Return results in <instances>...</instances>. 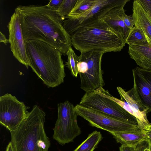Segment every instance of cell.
<instances>
[{"instance_id": "obj_16", "label": "cell", "mask_w": 151, "mask_h": 151, "mask_svg": "<svg viewBox=\"0 0 151 151\" xmlns=\"http://www.w3.org/2000/svg\"><path fill=\"white\" fill-rule=\"evenodd\" d=\"M128 52L140 68L151 70V47L148 43L129 45Z\"/></svg>"}, {"instance_id": "obj_23", "label": "cell", "mask_w": 151, "mask_h": 151, "mask_svg": "<svg viewBox=\"0 0 151 151\" xmlns=\"http://www.w3.org/2000/svg\"><path fill=\"white\" fill-rule=\"evenodd\" d=\"M135 148L136 151H151V141L147 137L138 143Z\"/></svg>"}, {"instance_id": "obj_19", "label": "cell", "mask_w": 151, "mask_h": 151, "mask_svg": "<svg viewBox=\"0 0 151 151\" xmlns=\"http://www.w3.org/2000/svg\"><path fill=\"white\" fill-rule=\"evenodd\" d=\"M99 0H78L71 13L65 19L77 17L92 8Z\"/></svg>"}, {"instance_id": "obj_10", "label": "cell", "mask_w": 151, "mask_h": 151, "mask_svg": "<svg viewBox=\"0 0 151 151\" xmlns=\"http://www.w3.org/2000/svg\"><path fill=\"white\" fill-rule=\"evenodd\" d=\"M129 0H99L90 9L75 17L63 21V26L70 36L77 27L86 21L99 18V17L111 9L116 6L125 5Z\"/></svg>"}, {"instance_id": "obj_29", "label": "cell", "mask_w": 151, "mask_h": 151, "mask_svg": "<svg viewBox=\"0 0 151 151\" xmlns=\"http://www.w3.org/2000/svg\"><path fill=\"white\" fill-rule=\"evenodd\" d=\"M6 151H14L11 142H10L8 145Z\"/></svg>"}, {"instance_id": "obj_13", "label": "cell", "mask_w": 151, "mask_h": 151, "mask_svg": "<svg viewBox=\"0 0 151 151\" xmlns=\"http://www.w3.org/2000/svg\"><path fill=\"white\" fill-rule=\"evenodd\" d=\"M121 98L124 99L129 105L136 118L138 127L140 129L149 131L151 129V124L147 118L148 109L142 104L138 97L134 88L125 91L122 87H117Z\"/></svg>"}, {"instance_id": "obj_25", "label": "cell", "mask_w": 151, "mask_h": 151, "mask_svg": "<svg viewBox=\"0 0 151 151\" xmlns=\"http://www.w3.org/2000/svg\"><path fill=\"white\" fill-rule=\"evenodd\" d=\"M63 0H50L47 5L53 9L57 11Z\"/></svg>"}, {"instance_id": "obj_15", "label": "cell", "mask_w": 151, "mask_h": 151, "mask_svg": "<svg viewBox=\"0 0 151 151\" xmlns=\"http://www.w3.org/2000/svg\"><path fill=\"white\" fill-rule=\"evenodd\" d=\"M132 12L134 26L142 31L151 47V17L139 0L134 1Z\"/></svg>"}, {"instance_id": "obj_26", "label": "cell", "mask_w": 151, "mask_h": 151, "mask_svg": "<svg viewBox=\"0 0 151 151\" xmlns=\"http://www.w3.org/2000/svg\"><path fill=\"white\" fill-rule=\"evenodd\" d=\"M151 17V0H139Z\"/></svg>"}, {"instance_id": "obj_22", "label": "cell", "mask_w": 151, "mask_h": 151, "mask_svg": "<svg viewBox=\"0 0 151 151\" xmlns=\"http://www.w3.org/2000/svg\"><path fill=\"white\" fill-rule=\"evenodd\" d=\"M78 0H63L56 11L58 14L65 19L71 13Z\"/></svg>"}, {"instance_id": "obj_28", "label": "cell", "mask_w": 151, "mask_h": 151, "mask_svg": "<svg viewBox=\"0 0 151 151\" xmlns=\"http://www.w3.org/2000/svg\"><path fill=\"white\" fill-rule=\"evenodd\" d=\"M0 42H3L6 45L9 42V39H7L5 35L1 32H0Z\"/></svg>"}, {"instance_id": "obj_5", "label": "cell", "mask_w": 151, "mask_h": 151, "mask_svg": "<svg viewBox=\"0 0 151 151\" xmlns=\"http://www.w3.org/2000/svg\"><path fill=\"white\" fill-rule=\"evenodd\" d=\"M104 52L91 51L81 53L77 64L81 80V88L86 93L94 91L103 87L104 82L101 59Z\"/></svg>"}, {"instance_id": "obj_14", "label": "cell", "mask_w": 151, "mask_h": 151, "mask_svg": "<svg viewBox=\"0 0 151 151\" xmlns=\"http://www.w3.org/2000/svg\"><path fill=\"white\" fill-rule=\"evenodd\" d=\"M123 5L114 7L99 17L115 31L120 33L125 40L130 29L125 25L122 19V14L125 11Z\"/></svg>"}, {"instance_id": "obj_17", "label": "cell", "mask_w": 151, "mask_h": 151, "mask_svg": "<svg viewBox=\"0 0 151 151\" xmlns=\"http://www.w3.org/2000/svg\"><path fill=\"white\" fill-rule=\"evenodd\" d=\"M116 142L121 145L135 147L141 141L147 137L145 131L137 129L111 133Z\"/></svg>"}, {"instance_id": "obj_9", "label": "cell", "mask_w": 151, "mask_h": 151, "mask_svg": "<svg viewBox=\"0 0 151 151\" xmlns=\"http://www.w3.org/2000/svg\"><path fill=\"white\" fill-rule=\"evenodd\" d=\"M28 107L10 94L1 96L0 124L10 132L15 130L26 116Z\"/></svg>"}, {"instance_id": "obj_11", "label": "cell", "mask_w": 151, "mask_h": 151, "mask_svg": "<svg viewBox=\"0 0 151 151\" xmlns=\"http://www.w3.org/2000/svg\"><path fill=\"white\" fill-rule=\"evenodd\" d=\"M9 30L10 48L14 57L28 69L29 64L26 53L20 19L14 12L7 25Z\"/></svg>"}, {"instance_id": "obj_7", "label": "cell", "mask_w": 151, "mask_h": 151, "mask_svg": "<svg viewBox=\"0 0 151 151\" xmlns=\"http://www.w3.org/2000/svg\"><path fill=\"white\" fill-rule=\"evenodd\" d=\"M74 109L78 116L88 121L90 125L110 133L139 129L138 125L116 119L101 112L76 105Z\"/></svg>"}, {"instance_id": "obj_2", "label": "cell", "mask_w": 151, "mask_h": 151, "mask_svg": "<svg viewBox=\"0 0 151 151\" xmlns=\"http://www.w3.org/2000/svg\"><path fill=\"white\" fill-rule=\"evenodd\" d=\"M70 36L72 45L81 53L120 52L126 44L120 33L99 19L78 28Z\"/></svg>"}, {"instance_id": "obj_30", "label": "cell", "mask_w": 151, "mask_h": 151, "mask_svg": "<svg viewBox=\"0 0 151 151\" xmlns=\"http://www.w3.org/2000/svg\"><path fill=\"white\" fill-rule=\"evenodd\" d=\"M145 132L147 137L151 141V129L149 131H145Z\"/></svg>"}, {"instance_id": "obj_27", "label": "cell", "mask_w": 151, "mask_h": 151, "mask_svg": "<svg viewBox=\"0 0 151 151\" xmlns=\"http://www.w3.org/2000/svg\"><path fill=\"white\" fill-rule=\"evenodd\" d=\"M119 149L120 151H136L135 147L126 145H121Z\"/></svg>"}, {"instance_id": "obj_21", "label": "cell", "mask_w": 151, "mask_h": 151, "mask_svg": "<svg viewBox=\"0 0 151 151\" xmlns=\"http://www.w3.org/2000/svg\"><path fill=\"white\" fill-rule=\"evenodd\" d=\"M68 60L65 62V65H66L70 70L72 75L77 77L78 72L77 64L79 60V56L75 53L71 47H70L66 53Z\"/></svg>"}, {"instance_id": "obj_1", "label": "cell", "mask_w": 151, "mask_h": 151, "mask_svg": "<svg viewBox=\"0 0 151 151\" xmlns=\"http://www.w3.org/2000/svg\"><path fill=\"white\" fill-rule=\"evenodd\" d=\"M19 15L24 41L46 43L64 55L72 45L70 37L63 24L64 18L47 5L19 6L15 9Z\"/></svg>"}, {"instance_id": "obj_12", "label": "cell", "mask_w": 151, "mask_h": 151, "mask_svg": "<svg viewBox=\"0 0 151 151\" xmlns=\"http://www.w3.org/2000/svg\"><path fill=\"white\" fill-rule=\"evenodd\" d=\"M135 91L142 104L151 111V70L137 67L132 69Z\"/></svg>"}, {"instance_id": "obj_24", "label": "cell", "mask_w": 151, "mask_h": 151, "mask_svg": "<svg viewBox=\"0 0 151 151\" xmlns=\"http://www.w3.org/2000/svg\"><path fill=\"white\" fill-rule=\"evenodd\" d=\"M124 11L122 14L123 20L126 26L131 29L134 25V21L132 16L127 15Z\"/></svg>"}, {"instance_id": "obj_18", "label": "cell", "mask_w": 151, "mask_h": 151, "mask_svg": "<svg viewBox=\"0 0 151 151\" xmlns=\"http://www.w3.org/2000/svg\"><path fill=\"white\" fill-rule=\"evenodd\" d=\"M103 139L100 132L94 131L73 151H93Z\"/></svg>"}, {"instance_id": "obj_4", "label": "cell", "mask_w": 151, "mask_h": 151, "mask_svg": "<svg viewBox=\"0 0 151 151\" xmlns=\"http://www.w3.org/2000/svg\"><path fill=\"white\" fill-rule=\"evenodd\" d=\"M45 116L35 105L18 127L10 131L14 151H48L50 143L44 128Z\"/></svg>"}, {"instance_id": "obj_8", "label": "cell", "mask_w": 151, "mask_h": 151, "mask_svg": "<svg viewBox=\"0 0 151 151\" xmlns=\"http://www.w3.org/2000/svg\"><path fill=\"white\" fill-rule=\"evenodd\" d=\"M80 105L98 111L118 119L138 125L136 118L115 101L95 91L85 93Z\"/></svg>"}, {"instance_id": "obj_3", "label": "cell", "mask_w": 151, "mask_h": 151, "mask_svg": "<svg viewBox=\"0 0 151 151\" xmlns=\"http://www.w3.org/2000/svg\"><path fill=\"white\" fill-rule=\"evenodd\" d=\"M24 41L29 66L44 83L54 88L63 83L65 74L61 52L43 42Z\"/></svg>"}, {"instance_id": "obj_6", "label": "cell", "mask_w": 151, "mask_h": 151, "mask_svg": "<svg viewBox=\"0 0 151 151\" xmlns=\"http://www.w3.org/2000/svg\"><path fill=\"white\" fill-rule=\"evenodd\" d=\"M74 107L68 100L58 104V118L53 129V138L62 146L73 142L81 133Z\"/></svg>"}, {"instance_id": "obj_20", "label": "cell", "mask_w": 151, "mask_h": 151, "mask_svg": "<svg viewBox=\"0 0 151 151\" xmlns=\"http://www.w3.org/2000/svg\"><path fill=\"white\" fill-rule=\"evenodd\" d=\"M125 41L126 44L129 45L135 44L148 43L143 32L134 26L130 29Z\"/></svg>"}]
</instances>
